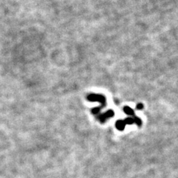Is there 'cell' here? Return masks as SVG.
Instances as JSON below:
<instances>
[{
    "instance_id": "1",
    "label": "cell",
    "mask_w": 178,
    "mask_h": 178,
    "mask_svg": "<svg viewBox=\"0 0 178 178\" xmlns=\"http://www.w3.org/2000/svg\"><path fill=\"white\" fill-rule=\"evenodd\" d=\"M113 114H114L113 111H111V110H110V111L105 112V113H104V114H102V116H100V119L102 121V122H104V120H105V119H108V117L113 116Z\"/></svg>"
},
{
    "instance_id": "2",
    "label": "cell",
    "mask_w": 178,
    "mask_h": 178,
    "mask_svg": "<svg viewBox=\"0 0 178 178\" xmlns=\"http://www.w3.org/2000/svg\"><path fill=\"white\" fill-rule=\"evenodd\" d=\"M116 127L119 131H122L125 127V122H124V120H118L116 122Z\"/></svg>"
},
{
    "instance_id": "3",
    "label": "cell",
    "mask_w": 178,
    "mask_h": 178,
    "mask_svg": "<svg viewBox=\"0 0 178 178\" xmlns=\"http://www.w3.org/2000/svg\"><path fill=\"white\" fill-rule=\"evenodd\" d=\"M123 111H124V112H125V113H126V114H128V115H131V116H132V115L134 114V113L133 110L131 109V108H129V107H128V106L124 107Z\"/></svg>"
},
{
    "instance_id": "4",
    "label": "cell",
    "mask_w": 178,
    "mask_h": 178,
    "mask_svg": "<svg viewBox=\"0 0 178 178\" xmlns=\"http://www.w3.org/2000/svg\"><path fill=\"white\" fill-rule=\"evenodd\" d=\"M124 122H125V124H132L134 122V120L133 118L128 117V118H126L125 120H124Z\"/></svg>"
},
{
    "instance_id": "5",
    "label": "cell",
    "mask_w": 178,
    "mask_h": 178,
    "mask_svg": "<svg viewBox=\"0 0 178 178\" xmlns=\"http://www.w3.org/2000/svg\"><path fill=\"white\" fill-rule=\"evenodd\" d=\"M134 122L138 126H140L141 124H142V121H141V119L139 117H134Z\"/></svg>"
},
{
    "instance_id": "6",
    "label": "cell",
    "mask_w": 178,
    "mask_h": 178,
    "mask_svg": "<svg viewBox=\"0 0 178 178\" xmlns=\"http://www.w3.org/2000/svg\"><path fill=\"white\" fill-rule=\"evenodd\" d=\"M136 109H139V110H140V109H142V108H143V105H142V104H141V103H139V104H138L137 105H136Z\"/></svg>"
}]
</instances>
